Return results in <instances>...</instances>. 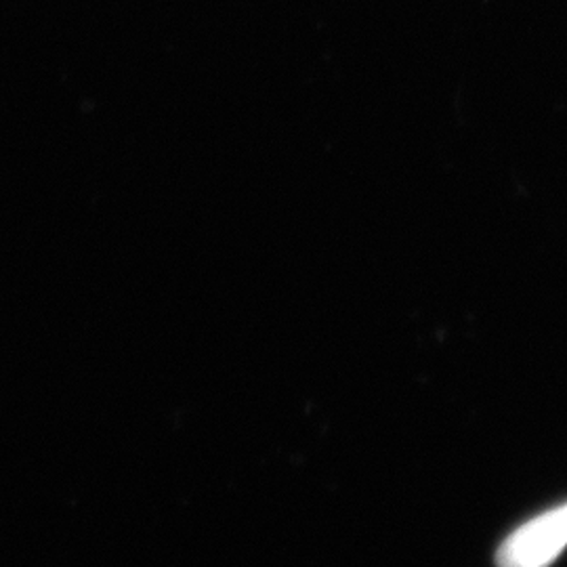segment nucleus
Listing matches in <instances>:
<instances>
[{"label": "nucleus", "instance_id": "f257e3e1", "mask_svg": "<svg viewBox=\"0 0 567 567\" xmlns=\"http://www.w3.org/2000/svg\"><path fill=\"white\" fill-rule=\"evenodd\" d=\"M567 548V503L517 527L498 548V567H548Z\"/></svg>", "mask_w": 567, "mask_h": 567}]
</instances>
